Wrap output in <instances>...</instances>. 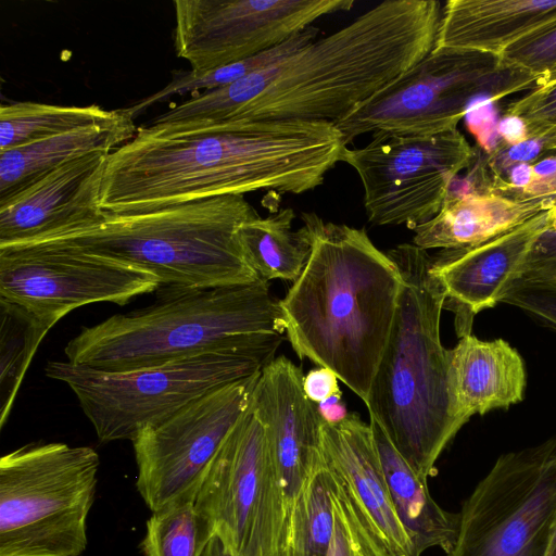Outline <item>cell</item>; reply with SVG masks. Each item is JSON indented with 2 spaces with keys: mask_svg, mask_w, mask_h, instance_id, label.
<instances>
[{
  "mask_svg": "<svg viewBox=\"0 0 556 556\" xmlns=\"http://www.w3.org/2000/svg\"><path fill=\"white\" fill-rule=\"evenodd\" d=\"M194 506L231 556L282 555L285 494L251 404L210 465Z\"/></svg>",
  "mask_w": 556,
  "mask_h": 556,
  "instance_id": "11",
  "label": "cell"
},
{
  "mask_svg": "<svg viewBox=\"0 0 556 556\" xmlns=\"http://www.w3.org/2000/svg\"><path fill=\"white\" fill-rule=\"evenodd\" d=\"M100 460L89 446L28 444L0 459V556H78Z\"/></svg>",
  "mask_w": 556,
  "mask_h": 556,
  "instance_id": "7",
  "label": "cell"
},
{
  "mask_svg": "<svg viewBox=\"0 0 556 556\" xmlns=\"http://www.w3.org/2000/svg\"><path fill=\"white\" fill-rule=\"evenodd\" d=\"M556 519V434L502 454L459 511L446 556H545Z\"/></svg>",
  "mask_w": 556,
  "mask_h": 556,
  "instance_id": "10",
  "label": "cell"
},
{
  "mask_svg": "<svg viewBox=\"0 0 556 556\" xmlns=\"http://www.w3.org/2000/svg\"><path fill=\"white\" fill-rule=\"evenodd\" d=\"M556 331V287L515 281L502 299Z\"/></svg>",
  "mask_w": 556,
  "mask_h": 556,
  "instance_id": "34",
  "label": "cell"
},
{
  "mask_svg": "<svg viewBox=\"0 0 556 556\" xmlns=\"http://www.w3.org/2000/svg\"><path fill=\"white\" fill-rule=\"evenodd\" d=\"M301 369L286 356L260 374L251 407L266 433L282 485L287 514L314 467L323 460L317 404L303 390Z\"/></svg>",
  "mask_w": 556,
  "mask_h": 556,
  "instance_id": "17",
  "label": "cell"
},
{
  "mask_svg": "<svg viewBox=\"0 0 556 556\" xmlns=\"http://www.w3.org/2000/svg\"><path fill=\"white\" fill-rule=\"evenodd\" d=\"M330 497L333 531L327 556H394L333 472Z\"/></svg>",
  "mask_w": 556,
  "mask_h": 556,
  "instance_id": "31",
  "label": "cell"
},
{
  "mask_svg": "<svg viewBox=\"0 0 556 556\" xmlns=\"http://www.w3.org/2000/svg\"><path fill=\"white\" fill-rule=\"evenodd\" d=\"M294 218V211L286 207L266 217H252L238 227L244 257L263 281L294 282L302 274L312 247L303 226L293 230Z\"/></svg>",
  "mask_w": 556,
  "mask_h": 556,
  "instance_id": "25",
  "label": "cell"
},
{
  "mask_svg": "<svg viewBox=\"0 0 556 556\" xmlns=\"http://www.w3.org/2000/svg\"><path fill=\"white\" fill-rule=\"evenodd\" d=\"M556 25V0H448L442 7L435 49L501 55L510 46Z\"/></svg>",
  "mask_w": 556,
  "mask_h": 556,
  "instance_id": "22",
  "label": "cell"
},
{
  "mask_svg": "<svg viewBox=\"0 0 556 556\" xmlns=\"http://www.w3.org/2000/svg\"><path fill=\"white\" fill-rule=\"evenodd\" d=\"M174 46L194 73L270 49L353 0H175Z\"/></svg>",
  "mask_w": 556,
  "mask_h": 556,
  "instance_id": "15",
  "label": "cell"
},
{
  "mask_svg": "<svg viewBox=\"0 0 556 556\" xmlns=\"http://www.w3.org/2000/svg\"><path fill=\"white\" fill-rule=\"evenodd\" d=\"M544 211L540 204L481 189L468 174L452 181L439 213L413 230V244L426 251L478 245Z\"/></svg>",
  "mask_w": 556,
  "mask_h": 556,
  "instance_id": "20",
  "label": "cell"
},
{
  "mask_svg": "<svg viewBox=\"0 0 556 556\" xmlns=\"http://www.w3.org/2000/svg\"><path fill=\"white\" fill-rule=\"evenodd\" d=\"M156 294L152 305L83 327L64 348L67 362L127 371L228 353L268 364L283 340L266 281Z\"/></svg>",
  "mask_w": 556,
  "mask_h": 556,
  "instance_id": "4",
  "label": "cell"
},
{
  "mask_svg": "<svg viewBox=\"0 0 556 556\" xmlns=\"http://www.w3.org/2000/svg\"><path fill=\"white\" fill-rule=\"evenodd\" d=\"M331 482L332 472L323 458L288 514L281 556L328 555L333 531Z\"/></svg>",
  "mask_w": 556,
  "mask_h": 556,
  "instance_id": "28",
  "label": "cell"
},
{
  "mask_svg": "<svg viewBox=\"0 0 556 556\" xmlns=\"http://www.w3.org/2000/svg\"><path fill=\"white\" fill-rule=\"evenodd\" d=\"M0 425L3 427L26 370L52 327L11 302L0 300Z\"/></svg>",
  "mask_w": 556,
  "mask_h": 556,
  "instance_id": "29",
  "label": "cell"
},
{
  "mask_svg": "<svg viewBox=\"0 0 556 556\" xmlns=\"http://www.w3.org/2000/svg\"><path fill=\"white\" fill-rule=\"evenodd\" d=\"M497 134L506 146H516L529 139L525 122L514 115L504 114L497 124Z\"/></svg>",
  "mask_w": 556,
  "mask_h": 556,
  "instance_id": "38",
  "label": "cell"
},
{
  "mask_svg": "<svg viewBox=\"0 0 556 556\" xmlns=\"http://www.w3.org/2000/svg\"><path fill=\"white\" fill-rule=\"evenodd\" d=\"M214 535L194 502H177L153 511L141 549L144 556H201Z\"/></svg>",
  "mask_w": 556,
  "mask_h": 556,
  "instance_id": "30",
  "label": "cell"
},
{
  "mask_svg": "<svg viewBox=\"0 0 556 556\" xmlns=\"http://www.w3.org/2000/svg\"><path fill=\"white\" fill-rule=\"evenodd\" d=\"M545 556H556V519L553 523Z\"/></svg>",
  "mask_w": 556,
  "mask_h": 556,
  "instance_id": "41",
  "label": "cell"
},
{
  "mask_svg": "<svg viewBox=\"0 0 556 556\" xmlns=\"http://www.w3.org/2000/svg\"><path fill=\"white\" fill-rule=\"evenodd\" d=\"M501 62L530 74L542 87L556 81V25L538 30L510 46Z\"/></svg>",
  "mask_w": 556,
  "mask_h": 556,
  "instance_id": "32",
  "label": "cell"
},
{
  "mask_svg": "<svg viewBox=\"0 0 556 556\" xmlns=\"http://www.w3.org/2000/svg\"><path fill=\"white\" fill-rule=\"evenodd\" d=\"M551 215H552L551 229L556 230V207L551 208Z\"/></svg>",
  "mask_w": 556,
  "mask_h": 556,
  "instance_id": "42",
  "label": "cell"
},
{
  "mask_svg": "<svg viewBox=\"0 0 556 556\" xmlns=\"http://www.w3.org/2000/svg\"><path fill=\"white\" fill-rule=\"evenodd\" d=\"M124 111V110H123ZM137 132L124 112L119 119L84 127L0 152V204L61 165L92 152L112 153Z\"/></svg>",
  "mask_w": 556,
  "mask_h": 556,
  "instance_id": "23",
  "label": "cell"
},
{
  "mask_svg": "<svg viewBox=\"0 0 556 556\" xmlns=\"http://www.w3.org/2000/svg\"><path fill=\"white\" fill-rule=\"evenodd\" d=\"M504 114L520 117L528 138L538 139L544 152L556 151V81L527 91L509 102Z\"/></svg>",
  "mask_w": 556,
  "mask_h": 556,
  "instance_id": "33",
  "label": "cell"
},
{
  "mask_svg": "<svg viewBox=\"0 0 556 556\" xmlns=\"http://www.w3.org/2000/svg\"><path fill=\"white\" fill-rule=\"evenodd\" d=\"M319 33L320 29L312 25L294 34L283 42L261 53L204 73H194L191 70L173 71L172 79L165 87L123 110L135 119L148 108L163 102L173 96L191 93L192 97L201 92L230 85L251 73L288 59L290 55L317 39Z\"/></svg>",
  "mask_w": 556,
  "mask_h": 556,
  "instance_id": "27",
  "label": "cell"
},
{
  "mask_svg": "<svg viewBox=\"0 0 556 556\" xmlns=\"http://www.w3.org/2000/svg\"><path fill=\"white\" fill-rule=\"evenodd\" d=\"M109 152H92L48 173L0 204V248L37 243L100 223Z\"/></svg>",
  "mask_w": 556,
  "mask_h": 556,
  "instance_id": "16",
  "label": "cell"
},
{
  "mask_svg": "<svg viewBox=\"0 0 556 556\" xmlns=\"http://www.w3.org/2000/svg\"><path fill=\"white\" fill-rule=\"evenodd\" d=\"M311 254L278 301L300 359L331 369L364 403L387 345L402 274L364 228L302 213Z\"/></svg>",
  "mask_w": 556,
  "mask_h": 556,
  "instance_id": "2",
  "label": "cell"
},
{
  "mask_svg": "<svg viewBox=\"0 0 556 556\" xmlns=\"http://www.w3.org/2000/svg\"><path fill=\"white\" fill-rule=\"evenodd\" d=\"M535 86L530 74L504 65L498 55L433 48L334 125L346 147L365 134L437 135L457 129L478 98L496 102Z\"/></svg>",
  "mask_w": 556,
  "mask_h": 556,
  "instance_id": "8",
  "label": "cell"
},
{
  "mask_svg": "<svg viewBox=\"0 0 556 556\" xmlns=\"http://www.w3.org/2000/svg\"><path fill=\"white\" fill-rule=\"evenodd\" d=\"M201 556H231L220 542V540L214 535L206 545Z\"/></svg>",
  "mask_w": 556,
  "mask_h": 556,
  "instance_id": "40",
  "label": "cell"
},
{
  "mask_svg": "<svg viewBox=\"0 0 556 556\" xmlns=\"http://www.w3.org/2000/svg\"><path fill=\"white\" fill-rule=\"evenodd\" d=\"M345 147L328 122L149 124L108 155L99 204L127 215L258 190L302 194L323 184Z\"/></svg>",
  "mask_w": 556,
  "mask_h": 556,
  "instance_id": "1",
  "label": "cell"
},
{
  "mask_svg": "<svg viewBox=\"0 0 556 556\" xmlns=\"http://www.w3.org/2000/svg\"><path fill=\"white\" fill-rule=\"evenodd\" d=\"M257 215L243 195H222L136 214L105 212L100 223L37 243L144 270L157 278L159 291L247 285L263 280L247 262L237 230Z\"/></svg>",
  "mask_w": 556,
  "mask_h": 556,
  "instance_id": "6",
  "label": "cell"
},
{
  "mask_svg": "<svg viewBox=\"0 0 556 556\" xmlns=\"http://www.w3.org/2000/svg\"><path fill=\"white\" fill-rule=\"evenodd\" d=\"M159 287L157 278L144 270L67 248H0V300L24 307L51 327L80 306L125 305Z\"/></svg>",
  "mask_w": 556,
  "mask_h": 556,
  "instance_id": "14",
  "label": "cell"
},
{
  "mask_svg": "<svg viewBox=\"0 0 556 556\" xmlns=\"http://www.w3.org/2000/svg\"><path fill=\"white\" fill-rule=\"evenodd\" d=\"M387 254L397 265L403 285L365 405L407 464L428 480L465 425L454 410L448 350L440 336L446 295L426 250L404 243Z\"/></svg>",
  "mask_w": 556,
  "mask_h": 556,
  "instance_id": "5",
  "label": "cell"
},
{
  "mask_svg": "<svg viewBox=\"0 0 556 556\" xmlns=\"http://www.w3.org/2000/svg\"><path fill=\"white\" fill-rule=\"evenodd\" d=\"M527 374L519 352L504 339L480 340L471 333L448 350V386L456 416L508 408L525 397Z\"/></svg>",
  "mask_w": 556,
  "mask_h": 556,
  "instance_id": "21",
  "label": "cell"
},
{
  "mask_svg": "<svg viewBox=\"0 0 556 556\" xmlns=\"http://www.w3.org/2000/svg\"><path fill=\"white\" fill-rule=\"evenodd\" d=\"M504 197L540 204L545 211L556 207V155L532 163L528 185Z\"/></svg>",
  "mask_w": 556,
  "mask_h": 556,
  "instance_id": "36",
  "label": "cell"
},
{
  "mask_svg": "<svg viewBox=\"0 0 556 556\" xmlns=\"http://www.w3.org/2000/svg\"><path fill=\"white\" fill-rule=\"evenodd\" d=\"M123 109L17 101L0 105V152L75 129L113 123Z\"/></svg>",
  "mask_w": 556,
  "mask_h": 556,
  "instance_id": "26",
  "label": "cell"
},
{
  "mask_svg": "<svg viewBox=\"0 0 556 556\" xmlns=\"http://www.w3.org/2000/svg\"><path fill=\"white\" fill-rule=\"evenodd\" d=\"M338 380V376L331 369L317 367L303 377V390L312 402L318 404L342 393Z\"/></svg>",
  "mask_w": 556,
  "mask_h": 556,
  "instance_id": "37",
  "label": "cell"
},
{
  "mask_svg": "<svg viewBox=\"0 0 556 556\" xmlns=\"http://www.w3.org/2000/svg\"><path fill=\"white\" fill-rule=\"evenodd\" d=\"M261 371L205 393L131 441L136 486L152 513L195 502L210 465L249 408Z\"/></svg>",
  "mask_w": 556,
  "mask_h": 556,
  "instance_id": "13",
  "label": "cell"
},
{
  "mask_svg": "<svg viewBox=\"0 0 556 556\" xmlns=\"http://www.w3.org/2000/svg\"><path fill=\"white\" fill-rule=\"evenodd\" d=\"M369 424L393 507L416 553L438 547L447 555L457 538L459 513L443 509L432 498L427 479L414 471L374 418Z\"/></svg>",
  "mask_w": 556,
  "mask_h": 556,
  "instance_id": "24",
  "label": "cell"
},
{
  "mask_svg": "<svg viewBox=\"0 0 556 556\" xmlns=\"http://www.w3.org/2000/svg\"><path fill=\"white\" fill-rule=\"evenodd\" d=\"M362 148L342 150L364 189L368 220L414 230L440 211L452 181L469 168L477 151L458 130L408 136L371 135Z\"/></svg>",
  "mask_w": 556,
  "mask_h": 556,
  "instance_id": "12",
  "label": "cell"
},
{
  "mask_svg": "<svg viewBox=\"0 0 556 556\" xmlns=\"http://www.w3.org/2000/svg\"><path fill=\"white\" fill-rule=\"evenodd\" d=\"M516 281L556 287V230L548 228L536 239Z\"/></svg>",
  "mask_w": 556,
  "mask_h": 556,
  "instance_id": "35",
  "label": "cell"
},
{
  "mask_svg": "<svg viewBox=\"0 0 556 556\" xmlns=\"http://www.w3.org/2000/svg\"><path fill=\"white\" fill-rule=\"evenodd\" d=\"M441 14L435 0L383 1L278 63L266 89L224 121L334 124L430 53Z\"/></svg>",
  "mask_w": 556,
  "mask_h": 556,
  "instance_id": "3",
  "label": "cell"
},
{
  "mask_svg": "<svg viewBox=\"0 0 556 556\" xmlns=\"http://www.w3.org/2000/svg\"><path fill=\"white\" fill-rule=\"evenodd\" d=\"M317 409L323 421L329 425L339 424L349 416L346 406L342 402V393L318 403Z\"/></svg>",
  "mask_w": 556,
  "mask_h": 556,
  "instance_id": "39",
  "label": "cell"
},
{
  "mask_svg": "<svg viewBox=\"0 0 556 556\" xmlns=\"http://www.w3.org/2000/svg\"><path fill=\"white\" fill-rule=\"evenodd\" d=\"M262 359L213 353L162 366L105 371L67 361L48 362L45 372L76 395L100 442L132 441L205 393L260 372Z\"/></svg>",
  "mask_w": 556,
  "mask_h": 556,
  "instance_id": "9",
  "label": "cell"
},
{
  "mask_svg": "<svg viewBox=\"0 0 556 556\" xmlns=\"http://www.w3.org/2000/svg\"><path fill=\"white\" fill-rule=\"evenodd\" d=\"M320 445L325 463L391 553L419 556L393 507L370 424L356 413L336 425L323 421Z\"/></svg>",
  "mask_w": 556,
  "mask_h": 556,
  "instance_id": "19",
  "label": "cell"
},
{
  "mask_svg": "<svg viewBox=\"0 0 556 556\" xmlns=\"http://www.w3.org/2000/svg\"><path fill=\"white\" fill-rule=\"evenodd\" d=\"M551 210L478 245L442 250L431 271L441 283L444 307L455 313L458 337L471 333L473 316L502 302L536 239L551 228Z\"/></svg>",
  "mask_w": 556,
  "mask_h": 556,
  "instance_id": "18",
  "label": "cell"
}]
</instances>
